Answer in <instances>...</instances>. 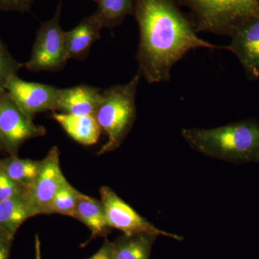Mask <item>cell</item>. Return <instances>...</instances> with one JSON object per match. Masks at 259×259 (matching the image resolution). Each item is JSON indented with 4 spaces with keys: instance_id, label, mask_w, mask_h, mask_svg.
I'll list each match as a JSON object with an SVG mask.
<instances>
[{
    "instance_id": "1",
    "label": "cell",
    "mask_w": 259,
    "mask_h": 259,
    "mask_svg": "<svg viewBox=\"0 0 259 259\" xmlns=\"http://www.w3.org/2000/svg\"><path fill=\"white\" fill-rule=\"evenodd\" d=\"M133 16L139 30V72L148 83L169 81L174 66L193 49L228 50L199 37L176 0H135Z\"/></svg>"
},
{
    "instance_id": "2",
    "label": "cell",
    "mask_w": 259,
    "mask_h": 259,
    "mask_svg": "<svg viewBox=\"0 0 259 259\" xmlns=\"http://www.w3.org/2000/svg\"><path fill=\"white\" fill-rule=\"evenodd\" d=\"M184 139L206 156L235 162H259V122L238 121L211 129H182Z\"/></svg>"
},
{
    "instance_id": "3",
    "label": "cell",
    "mask_w": 259,
    "mask_h": 259,
    "mask_svg": "<svg viewBox=\"0 0 259 259\" xmlns=\"http://www.w3.org/2000/svg\"><path fill=\"white\" fill-rule=\"evenodd\" d=\"M141 77L138 71L128 82L102 91L94 116L102 131L107 135V141L100 148L99 156L120 147L132 128L136 117V94Z\"/></svg>"
},
{
    "instance_id": "4",
    "label": "cell",
    "mask_w": 259,
    "mask_h": 259,
    "mask_svg": "<svg viewBox=\"0 0 259 259\" xmlns=\"http://www.w3.org/2000/svg\"><path fill=\"white\" fill-rule=\"evenodd\" d=\"M191 12L197 33L228 35L245 19L259 14V0H176Z\"/></svg>"
},
{
    "instance_id": "5",
    "label": "cell",
    "mask_w": 259,
    "mask_h": 259,
    "mask_svg": "<svg viewBox=\"0 0 259 259\" xmlns=\"http://www.w3.org/2000/svg\"><path fill=\"white\" fill-rule=\"evenodd\" d=\"M61 2L51 20L40 24L32 47L30 59L25 67L32 72H56L64 69L69 60L64 31L60 25Z\"/></svg>"
},
{
    "instance_id": "6",
    "label": "cell",
    "mask_w": 259,
    "mask_h": 259,
    "mask_svg": "<svg viewBox=\"0 0 259 259\" xmlns=\"http://www.w3.org/2000/svg\"><path fill=\"white\" fill-rule=\"evenodd\" d=\"M46 134L45 127L35 125L5 90L0 91V141L5 152L18 155L19 149L25 142Z\"/></svg>"
},
{
    "instance_id": "7",
    "label": "cell",
    "mask_w": 259,
    "mask_h": 259,
    "mask_svg": "<svg viewBox=\"0 0 259 259\" xmlns=\"http://www.w3.org/2000/svg\"><path fill=\"white\" fill-rule=\"evenodd\" d=\"M40 161L36 178L24 192L33 217L51 214L53 199L66 181L61 168L60 152L57 146H53Z\"/></svg>"
},
{
    "instance_id": "8",
    "label": "cell",
    "mask_w": 259,
    "mask_h": 259,
    "mask_svg": "<svg viewBox=\"0 0 259 259\" xmlns=\"http://www.w3.org/2000/svg\"><path fill=\"white\" fill-rule=\"evenodd\" d=\"M100 193L107 222L110 228L122 231L125 236L150 234L170 237L177 241L182 240V237L161 231L148 222L146 218L140 215L132 207L122 200L110 187H102Z\"/></svg>"
},
{
    "instance_id": "9",
    "label": "cell",
    "mask_w": 259,
    "mask_h": 259,
    "mask_svg": "<svg viewBox=\"0 0 259 259\" xmlns=\"http://www.w3.org/2000/svg\"><path fill=\"white\" fill-rule=\"evenodd\" d=\"M5 91L20 110L32 120L40 112H57L60 89L56 87L30 82L15 75L7 83Z\"/></svg>"
},
{
    "instance_id": "10",
    "label": "cell",
    "mask_w": 259,
    "mask_h": 259,
    "mask_svg": "<svg viewBox=\"0 0 259 259\" xmlns=\"http://www.w3.org/2000/svg\"><path fill=\"white\" fill-rule=\"evenodd\" d=\"M229 36L228 50L236 56L248 79L259 80V14L238 23Z\"/></svg>"
},
{
    "instance_id": "11",
    "label": "cell",
    "mask_w": 259,
    "mask_h": 259,
    "mask_svg": "<svg viewBox=\"0 0 259 259\" xmlns=\"http://www.w3.org/2000/svg\"><path fill=\"white\" fill-rule=\"evenodd\" d=\"M101 90L88 84L60 89L57 111L72 115H95L101 99Z\"/></svg>"
},
{
    "instance_id": "12",
    "label": "cell",
    "mask_w": 259,
    "mask_h": 259,
    "mask_svg": "<svg viewBox=\"0 0 259 259\" xmlns=\"http://www.w3.org/2000/svg\"><path fill=\"white\" fill-rule=\"evenodd\" d=\"M102 24L94 15L83 18L69 31L64 32L65 46L69 59L83 61L92 46L100 39Z\"/></svg>"
},
{
    "instance_id": "13",
    "label": "cell",
    "mask_w": 259,
    "mask_h": 259,
    "mask_svg": "<svg viewBox=\"0 0 259 259\" xmlns=\"http://www.w3.org/2000/svg\"><path fill=\"white\" fill-rule=\"evenodd\" d=\"M52 117L69 137L80 144L93 146L100 139L102 130L95 116L72 115L54 112Z\"/></svg>"
},
{
    "instance_id": "14",
    "label": "cell",
    "mask_w": 259,
    "mask_h": 259,
    "mask_svg": "<svg viewBox=\"0 0 259 259\" xmlns=\"http://www.w3.org/2000/svg\"><path fill=\"white\" fill-rule=\"evenodd\" d=\"M74 218L88 227L93 238L105 236L110 228L101 200L80 192L78 193Z\"/></svg>"
},
{
    "instance_id": "15",
    "label": "cell",
    "mask_w": 259,
    "mask_h": 259,
    "mask_svg": "<svg viewBox=\"0 0 259 259\" xmlns=\"http://www.w3.org/2000/svg\"><path fill=\"white\" fill-rule=\"evenodd\" d=\"M24 192L0 202V228L14 237L20 227L33 217Z\"/></svg>"
},
{
    "instance_id": "16",
    "label": "cell",
    "mask_w": 259,
    "mask_h": 259,
    "mask_svg": "<svg viewBox=\"0 0 259 259\" xmlns=\"http://www.w3.org/2000/svg\"><path fill=\"white\" fill-rule=\"evenodd\" d=\"M156 236L137 234L120 237L112 244L113 259H150L151 247Z\"/></svg>"
},
{
    "instance_id": "17",
    "label": "cell",
    "mask_w": 259,
    "mask_h": 259,
    "mask_svg": "<svg viewBox=\"0 0 259 259\" xmlns=\"http://www.w3.org/2000/svg\"><path fill=\"white\" fill-rule=\"evenodd\" d=\"M97 5L94 15L103 28L119 26L127 15H134L135 0H93Z\"/></svg>"
},
{
    "instance_id": "18",
    "label": "cell",
    "mask_w": 259,
    "mask_h": 259,
    "mask_svg": "<svg viewBox=\"0 0 259 259\" xmlns=\"http://www.w3.org/2000/svg\"><path fill=\"white\" fill-rule=\"evenodd\" d=\"M41 161L20 158L18 155H9L0 158V167L5 173L19 185L27 188L36 178Z\"/></svg>"
},
{
    "instance_id": "19",
    "label": "cell",
    "mask_w": 259,
    "mask_h": 259,
    "mask_svg": "<svg viewBox=\"0 0 259 259\" xmlns=\"http://www.w3.org/2000/svg\"><path fill=\"white\" fill-rule=\"evenodd\" d=\"M78 193L79 191L70 185L67 180L65 181L53 199L51 214H60L74 218Z\"/></svg>"
},
{
    "instance_id": "20",
    "label": "cell",
    "mask_w": 259,
    "mask_h": 259,
    "mask_svg": "<svg viewBox=\"0 0 259 259\" xmlns=\"http://www.w3.org/2000/svg\"><path fill=\"white\" fill-rule=\"evenodd\" d=\"M23 67L25 64L17 61L0 39V91H5L10 78L18 74Z\"/></svg>"
},
{
    "instance_id": "21",
    "label": "cell",
    "mask_w": 259,
    "mask_h": 259,
    "mask_svg": "<svg viewBox=\"0 0 259 259\" xmlns=\"http://www.w3.org/2000/svg\"><path fill=\"white\" fill-rule=\"evenodd\" d=\"M25 188L10 179L0 167V202L23 193Z\"/></svg>"
},
{
    "instance_id": "22",
    "label": "cell",
    "mask_w": 259,
    "mask_h": 259,
    "mask_svg": "<svg viewBox=\"0 0 259 259\" xmlns=\"http://www.w3.org/2000/svg\"><path fill=\"white\" fill-rule=\"evenodd\" d=\"M36 0H0V12L29 13Z\"/></svg>"
},
{
    "instance_id": "23",
    "label": "cell",
    "mask_w": 259,
    "mask_h": 259,
    "mask_svg": "<svg viewBox=\"0 0 259 259\" xmlns=\"http://www.w3.org/2000/svg\"><path fill=\"white\" fill-rule=\"evenodd\" d=\"M14 236L0 228V259H10Z\"/></svg>"
},
{
    "instance_id": "24",
    "label": "cell",
    "mask_w": 259,
    "mask_h": 259,
    "mask_svg": "<svg viewBox=\"0 0 259 259\" xmlns=\"http://www.w3.org/2000/svg\"><path fill=\"white\" fill-rule=\"evenodd\" d=\"M87 259H113L112 258L111 242L106 240L97 253Z\"/></svg>"
},
{
    "instance_id": "25",
    "label": "cell",
    "mask_w": 259,
    "mask_h": 259,
    "mask_svg": "<svg viewBox=\"0 0 259 259\" xmlns=\"http://www.w3.org/2000/svg\"><path fill=\"white\" fill-rule=\"evenodd\" d=\"M35 259H42L41 243L37 235L35 237Z\"/></svg>"
},
{
    "instance_id": "26",
    "label": "cell",
    "mask_w": 259,
    "mask_h": 259,
    "mask_svg": "<svg viewBox=\"0 0 259 259\" xmlns=\"http://www.w3.org/2000/svg\"><path fill=\"white\" fill-rule=\"evenodd\" d=\"M4 151V146H3V143L1 142V141H0V153L2 152H3Z\"/></svg>"
}]
</instances>
